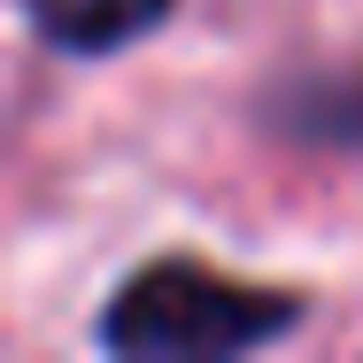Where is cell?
<instances>
[{"instance_id": "obj_2", "label": "cell", "mask_w": 363, "mask_h": 363, "mask_svg": "<svg viewBox=\"0 0 363 363\" xmlns=\"http://www.w3.org/2000/svg\"><path fill=\"white\" fill-rule=\"evenodd\" d=\"M23 16L55 55H116L170 16V0H23Z\"/></svg>"}, {"instance_id": "obj_3", "label": "cell", "mask_w": 363, "mask_h": 363, "mask_svg": "<svg viewBox=\"0 0 363 363\" xmlns=\"http://www.w3.org/2000/svg\"><path fill=\"white\" fill-rule=\"evenodd\" d=\"M294 132H317V140H356L363 147V77H340V85H301L286 101Z\"/></svg>"}, {"instance_id": "obj_1", "label": "cell", "mask_w": 363, "mask_h": 363, "mask_svg": "<svg viewBox=\"0 0 363 363\" xmlns=\"http://www.w3.org/2000/svg\"><path fill=\"white\" fill-rule=\"evenodd\" d=\"M301 325V301L279 286H240L209 263L162 255L132 271L116 301L101 309V348L140 363H209V356H247Z\"/></svg>"}]
</instances>
